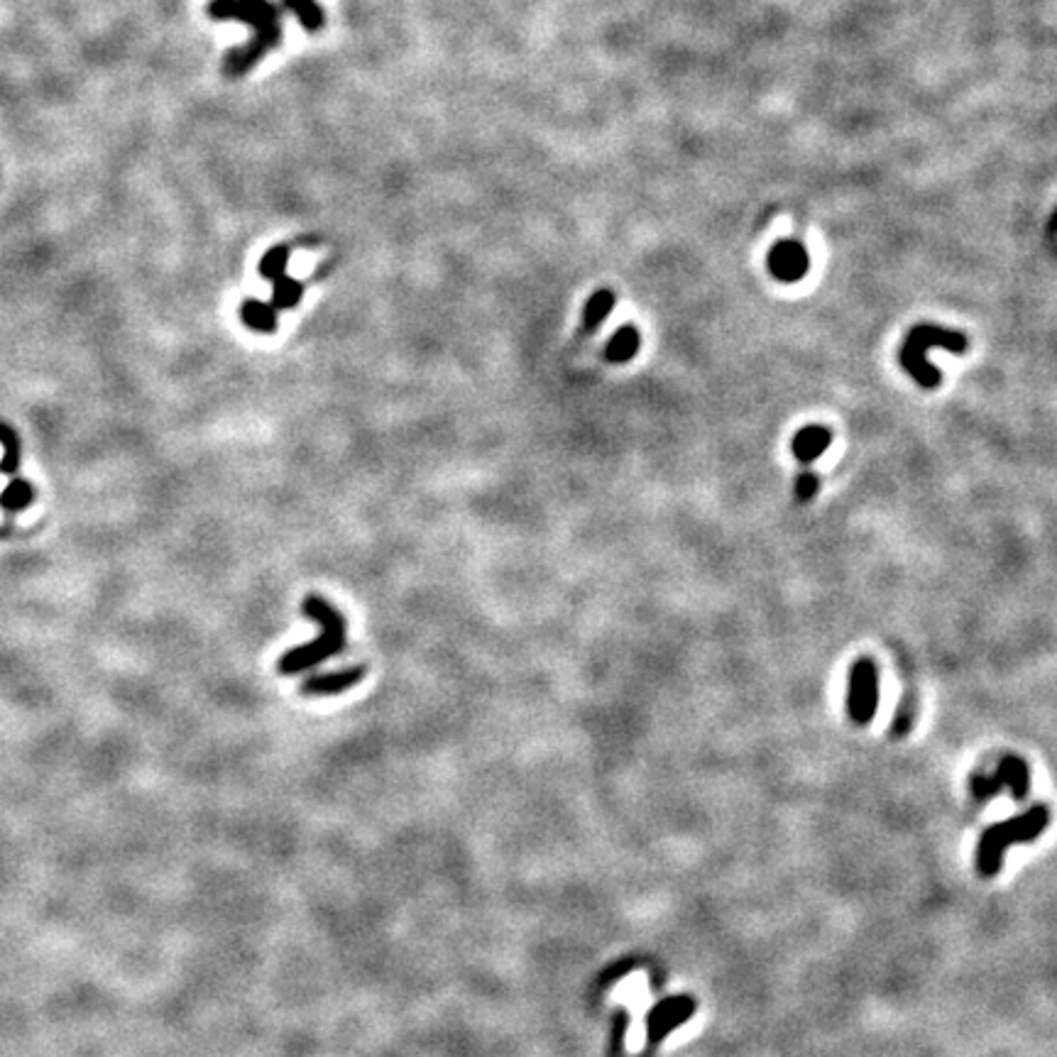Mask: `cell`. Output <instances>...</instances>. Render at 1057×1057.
I'll return each mask as SVG.
<instances>
[{
    "label": "cell",
    "mask_w": 1057,
    "mask_h": 1057,
    "mask_svg": "<svg viewBox=\"0 0 1057 1057\" xmlns=\"http://www.w3.org/2000/svg\"><path fill=\"white\" fill-rule=\"evenodd\" d=\"M208 13L218 20H240L248 23L257 32L253 45L230 52L226 71L230 76H238L248 71L267 49L277 47L279 42V20L277 8L267 0H211Z\"/></svg>",
    "instance_id": "obj_1"
},
{
    "label": "cell",
    "mask_w": 1057,
    "mask_h": 1057,
    "mask_svg": "<svg viewBox=\"0 0 1057 1057\" xmlns=\"http://www.w3.org/2000/svg\"><path fill=\"white\" fill-rule=\"evenodd\" d=\"M1050 825V810L1045 805H1033L1016 818L996 823L984 830L977 845V872L982 876H996L1004 867V854L1013 845H1026L1038 840Z\"/></svg>",
    "instance_id": "obj_2"
},
{
    "label": "cell",
    "mask_w": 1057,
    "mask_h": 1057,
    "mask_svg": "<svg viewBox=\"0 0 1057 1057\" xmlns=\"http://www.w3.org/2000/svg\"><path fill=\"white\" fill-rule=\"evenodd\" d=\"M950 350V353H965L967 350V336L960 331H950V328L930 326V323H920V326L911 328V333L906 336V343L898 350V363L903 365V370L918 382L925 390H935L943 382V375L928 360V348Z\"/></svg>",
    "instance_id": "obj_3"
},
{
    "label": "cell",
    "mask_w": 1057,
    "mask_h": 1057,
    "mask_svg": "<svg viewBox=\"0 0 1057 1057\" xmlns=\"http://www.w3.org/2000/svg\"><path fill=\"white\" fill-rule=\"evenodd\" d=\"M969 788H972V796L977 801H989L1004 788H1009L1016 801H1023L1028 796V788H1031V771H1028V764L1021 757L1006 754L991 774H974Z\"/></svg>",
    "instance_id": "obj_4"
},
{
    "label": "cell",
    "mask_w": 1057,
    "mask_h": 1057,
    "mask_svg": "<svg viewBox=\"0 0 1057 1057\" xmlns=\"http://www.w3.org/2000/svg\"><path fill=\"white\" fill-rule=\"evenodd\" d=\"M879 705V671L874 659L854 661L850 673V693H847V713L857 725H869Z\"/></svg>",
    "instance_id": "obj_5"
},
{
    "label": "cell",
    "mask_w": 1057,
    "mask_h": 1057,
    "mask_svg": "<svg viewBox=\"0 0 1057 1057\" xmlns=\"http://www.w3.org/2000/svg\"><path fill=\"white\" fill-rule=\"evenodd\" d=\"M343 644H345V629H323L319 639L287 651V654L279 659V673H284V676H294V673L306 671V668L319 666L321 661L341 654Z\"/></svg>",
    "instance_id": "obj_6"
},
{
    "label": "cell",
    "mask_w": 1057,
    "mask_h": 1057,
    "mask_svg": "<svg viewBox=\"0 0 1057 1057\" xmlns=\"http://www.w3.org/2000/svg\"><path fill=\"white\" fill-rule=\"evenodd\" d=\"M695 1011V1001L690 996H671L656 1004L646 1016V1028H649L651 1043H659L668 1033L676 1031L678 1026L688 1021Z\"/></svg>",
    "instance_id": "obj_7"
},
{
    "label": "cell",
    "mask_w": 1057,
    "mask_h": 1057,
    "mask_svg": "<svg viewBox=\"0 0 1057 1057\" xmlns=\"http://www.w3.org/2000/svg\"><path fill=\"white\" fill-rule=\"evenodd\" d=\"M766 262H769V272L774 275V279L788 284L803 279L808 275L810 267L808 250H805V245L798 243V240H781V243H776L774 248L769 250V260Z\"/></svg>",
    "instance_id": "obj_8"
},
{
    "label": "cell",
    "mask_w": 1057,
    "mask_h": 1057,
    "mask_svg": "<svg viewBox=\"0 0 1057 1057\" xmlns=\"http://www.w3.org/2000/svg\"><path fill=\"white\" fill-rule=\"evenodd\" d=\"M365 673H368V668H365V666H350V668H343V671H336V673H321V676H314V678H309V681H304V686H301V693H304V695H338V693H345V690L358 686V683L365 678Z\"/></svg>",
    "instance_id": "obj_9"
},
{
    "label": "cell",
    "mask_w": 1057,
    "mask_h": 1057,
    "mask_svg": "<svg viewBox=\"0 0 1057 1057\" xmlns=\"http://www.w3.org/2000/svg\"><path fill=\"white\" fill-rule=\"evenodd\" d=\"M830 443H832V431L828 429V426L810 424V426H803V429L793 436L791 448H793V456L801 460V463L808 465L823 456V453L830 448Z\"/></svg>",
    "instance_id": "obj_10"
},
{
    "label": "cell",
    "mask_w": 1057,
    "mask_h": 1057,
    "mask_svg": "<svg viewBox=\"0 0 1057 1057\" xmlns=\"http://www.w3.org/2000/svg\"><path fill=\"white\" fill-rule=\"evenodd\" d=\"M639 345H642V338H639V331L634 326H622L617 328L615 336L610 338L605 345V358L607 363H615V365H622V363H629V360L637 355Z\"/></svg>",
    "instance_id": "obj_11"
},
{
    "label": "cell",
    "mask_w": 1057,
    "mask_h": 1057,
    "mask_svg": "<svg viewBox=\"0 0 1057 1057\" xmlns=\"http://www.w3.org/2000/svg\"><path fill=\"white\" fill-rule=\"evenodd\" d=\"M243 323L248 328H253L255 333H275L277 331V309L265 301L248 299L240 309Z\"/></svg>",
    "instance_id": "obj_12"
},
{
    "label": "cell",
    "mask_w": 1057,
    "mask_h": 1057,
    "mask_svg": "<svg viewBox=\"0 0 1057 1057\" xmlns=\"http://www.w3.org/2000/svg\"><path fill=\"white\" fill-rule=\"evenodd\" d=\"M612 309H615V294H612L610 289H598V292L588 299V304H585V311H583L585 331L588 333L598 331L600 323L612 314Z\"/></svg>",
    "instance_id": "obj_13"
},
{
    "label": "cell",
    "mask_w": 1057,
    "mask_h": 1057,
    "mask_svg": "<svg viewBox=\"0 0 1057 1057\" xmlns=\"http://www.w3.org/2000/svg\"><path fill=\"white\" fill-rule=\"evenodd\" d=\"M301 294H304V284H301L299 279L284 275L272 282V306H275L277 311L294 309L301 301Z\"/></svg>",
    "instance_id": "obj_14"
},
{
    "label": "cell",
    "mask_w": 1057,
    "mask_h": 1057,
    "mask_svg": "<svg viewBox=\"0 0 1057 1057\" xmlns=\"http://www.w3.org/2000/svg\"><path fill=\"white\" fill-rule=\"evenodd\" d=\"M289 10H292L294 15L299 18V23L306 27V30L316 32L321 30L323 27V10L321 5L316 3V0H287Z\"/></svg>",
    "instance_id": "obj_15"
},
{
    "label": "cell",
    "mask_w": 1057,
    "mask_h": 1057,
    "mask_svg": "<svg viewBox=\"0 0 1057 1057\" xmlns=\"http://www.w3.org/2000/svg\"><path fill=\"white\" fill-rule=\"evenodd\" d=\"M287 262H289V250L287 248L267 250V255L260 260V275L265 277V279H270V282H275V279L284 277V270H287Z\"/></svg>",
    "instance_id": "obj_16"
},
{
    "label": "cell",
    "mask_w": 1057,
    "mask_h": 1057,
    "mask_svg": "<svg viewBox=\"0 0 1057 1057\" xmlns=\"http://www.w3.org/2000/svg\"><path fill=\"white\" fill-rule=\"evenodd\" d=\"M818 490H820L818 475L810 473V470H805V473L798 475V480H796V500L798 502H810L815 495H818Z\"/></svg>",
    "instance_id": "obj_17"
},
{
    "label": "cell",
    "mask_w": 1057,
    "mask_h": 1057,
    "mask_svg": "<svg viewBox=\"0 0 1057 1057\" xmlns=\"http://www.w3.org/2000/svg\"><path fill=\"white\" fill-rule=\"evenodd\" d=\"M911 725H913V703H911V698H906L898 703V710L894 717V737L908 735Z\"/></svg>",
    "instance_id": "obj_18"
},
{
    "label": "cell",
    "mask_w": 1057,
    "mask_h": 1057,
    "mask_svg": "<svg viewBox=\"0 0 1057 1057\" xmlns=\"http://www.w3.org/2000/svg\"><path fill=\"white\" fill-rule=\"evenodd\" d=\"M1050 230H1057V213H1055V218H1053V223H1050Z\"/></svg>",
    "instance_id": "obj_19"
}]
</instances>
